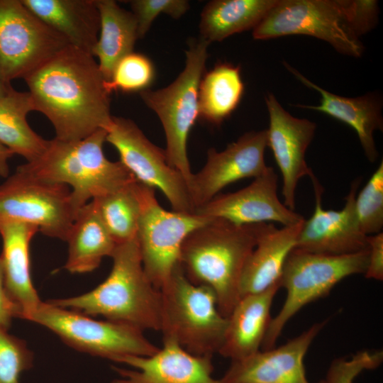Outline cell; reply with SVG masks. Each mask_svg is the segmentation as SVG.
Instances as JSON below:
<instances>
[{
	"label": "cell",
	"instance_id": "cell-1",
	"mask_svg": "<svg viewBox=\"0 0 383 383\" xmlns=\"http://www.w3.org/2000/svg\"><path fill=\"white\" fill-rule=\"evenodd\" d=\"M35 111L50 121L55 138L73 141L110 128V94L91 54L69 45L23 79Z\"/></svg>",
	"mask_w": 383,
	"mask_h": 383
},
{
	"label": "cell",
	"instance_id": "cell-2",
	"mask_svg": "<svg viewBox=\"0 0 383 383\" xmlns=\"http://www.w3.org/2000/svg\"><path fill=\"white\" fill-rule=\"evenodd\" d=\"M267 223L235 225L211 218L184 240L179 265L192 283L211 289L226 318L240 299L245 264Z\"/></svg>",
	"mask_w": 383,
	"mask_h": 383
},
{
	"label": "cell",
	"instance_id": "cell-3",
	"mask_svg": "<svg viewBox=\"0 0 383 383\" xmlns=\"http://www.w3.org/2000/svg\"><path fill=\"white\" fill-rule=\"evenodd\" d=\"M106 279L91 291L73 297L48 301L87 316L128 324L142 331H160L162 299L143 266L136 237L117 244Z\"/></svg>",
	"mask_w": 383,
	"mask_h": 383
},
{
	"label": "cell",
	"instance_id": "cell-4",
	"mask_svg": "<svg viewBox=\"0 0 383 383\" xmlns=\"http://www.w3.org/2000/svg\"><path fill=\"white\" fill-rule=\"evenodd\" d=\"M372 0H278L253 29L256 40L289 35H310L331 44L339 52L360 57L359 37L377 20Z\"/></svg>",
	"mask_w": 383,
	"mask_h": 383
},
{
	"label": "cell",
	"instance_id": "cell-5",
	"mask_svg": "<svg viewBox=\"0 0 383 383\" xmlns=\"http://www.w3.org/2000/svg\"><path fill=\"white\" fill-rule=\"evenodd\" d=\"M107 131L99 130L78 140H48L37 159L19 167L40 179L71 187L79 211L91 200L116 192L135 181L120 162L106 158L103 145Z\"/></svg>",
	"mask_w": 383,
	"mask_h": 383
},
{
	"label": "cell",
	"instance_id": "cell-6",
	"mask_svg": "<svg viewBox=\"0 0 383 383\" xmlns=\"http://www.w3.org/2000/svg\"><path fill=\"white\" fill-rule=\"evenodd\" d=\"M160 291L163 339L175 340L193 355L218 353L228 318L220 313L214 292L189 280L179 264Z\"/></svg>",
	"mask_w": 383,
	"mask_h": 383
},
{
	"label": "cell",
	"instance_id": "cell-7",
	"mask_svg": "<svg viewBox=\"0 0 383 383\" xmlns=\"http://www.w3.org/2000/svg\"><path fill=\"white\" fill-rule=\"evenodd\" d=\"M209 43L192 40L186 51L185 66L169 86L145 89L140 95L160 118L166 137L165 150L168 164L185 177L189 187L193 173L187 155V140L199 111V87L208 57Z\"/></svg>",
	"mask_w": 383,
	"mask_h": 383
},
{
	"label": "cell",
	"instance_id": "cell-8",
	"mask_svg": "<svg viewBox=\"0 0 383 383\" xmlns=\"http://www.w3.org/2000/svg\"><path fill=\"white\" fill-rule=\"evenodd\" d=\"M368 256L369 248L344 255H321L294 248L286 259L279 279L287 297L279 312L271 319L261 350L275 347L287 322L305 305L328 295L343 279L365 274Z\"/></svg>",
	"mask_w": 383,
	"mask_h": 383
},
{
	"label": "cell",
	"instance_id": "cell-9",
	"mask_svg": "<svg viewBox=\"0 0 383 383\" xmlns=\"http://www.w3.org/2000/svg\"><path fill=\"white\" fill-rule=\"evenodd\" d=\"M26 320L50 330L75 350L114 362L126 356H150L160 349L136 327L95 320L48 301H42Z\"/></svg>",
	"mask_w": 383,
	"mask_h": 383
},
{
	"label": "cell",
	"instance_id": "cell-10",
	"mask_svg": "<svg viewBox=\"0 0 383 383\" xmlns=\"http://www.w3.org/2000/svg\"><path fill=\"white\" fill-rule=\"evenodd\" d=\"M138 192L141 209L136 238L144 271L160 290L179 264L186 238L211 218L164 209L156 199L155 189L138 182Z\"/></svg>",
	"mask_w": 383,
	"mask_h": 383
},
{
	"label": "cell",
	"instance_id": "cell-11",
	"mask_svg": "<svg viewBox=\"0 0 383 383\" xmlns=\"http://www.w3.org/2000/svg\"><path fill=\"white\" fill-rule=\"evenodd\" d=\"M77 211L70 187L36 177L19 166L0 184V221L29 223L46 236L66 240Z\"/></svg>",
	"mask_w": 383,
	"mask_h": 383
},
{
	"label": "cell",
	"instance_id": "cell-12",
	"mask_svg": "<svg viewBox=\"0 0 383 383\" xmlns=\"http://www.w3.org/2000/svg\"><path fill=\"white\" fill-rule=\"evenodd\" d=\"M68 41L21 0H0V81L26 78L68 46Z\"/></svg>",
	"mask_w": 383,
	"mask_h": 383
},
{
	"label": "cell",
	"instance_id": "cell-13",
	"mask_svg": "<svg viewBox=\"0 0 383 383\" xmlns=\"http://www.w3.org/2000/svg\"><path fill=\"white\" fill-rule=\"evenodd\" d=\"M106 141L140 183L164 194L174 211L194 213L185 177L167 162L165 150L151 143L131 120L113 116Z\"/></svg>",
	"mask_w": 383,
	"mask_h": 383
},
{
	"label": "cell",
	"instance_id": "cell-14",
	"mask_svg": "<svg viewBox=\"0 0 383 383\" xmlns=\"http://www.w3.org/2000/svg\"><path fill=\"white\" fill-rule=\"evenodd\" d=\"M315 194L312 216L304 219L296 248L303 251L328 255H344L367 250V236L361 230L355 211V197L360 179L353 182L341 210L322 206L323 189L313 173L309 176Z\"/></svg>",
	"mask_w": 383,
	"mask_h": 383
},
{
	"label": "cell",
	"instance_id": "cell-15",
	"mask_svg": "<svg viewBox=\"0 0 383 383\" xmlns=\"http://www.w3.org/2000/svg\"><path fill=\"white\" fill-rule=\"evenodd\" d=\"M267 147L265 129L243 134L222 151L209 149L205 165L189 183L194 211L230 184L265 172L269 167L264 157Z\"/></svg>",
	"mask_w": 383,
	"mask_h": 383
},
{
	"label": "cell",
	"instance_id": "cell-16",
	"mask_svg": "<svg viewBox=\"0 0 383 383\" xmlns=\"http://www.w3.org/2000/svg\"><path fill=\"white\" fill-rule=\"evenodd\" d=\"M194 213L238 226L274 221L286 226L304 219L279 200L277 175L272 167H268L265 172L246 187L232 193L217 194L197 207Z\"/></svg>",
	"mask_w": 383,
	"mask_h": 383
},
{
	"label": "cell",
	"instance_id": "cell-17",
	"mask_svg": "<svg viewBox=\"0 0 383 383\" xmlns=\"http://www.w3.org/2000/svg\"><path fill=\"white\" fill-rule=\"evenodd\" d=\"M265 102L270 118L267 146L271 148L282 174L283 204L294 211L298 182L312 172L305 155L316 126L308 119L291 115L272 94L267 95Z\"/></svg>",
	"mask_w": 383,
	"mask_h": 383
},
{
	"label": "cell",
	"instance_id": "cell-18",
	"mask_svg": "<svg viewBox=\"0 0 383 383\" xmlns=\"http://www.w3.org/2000/svg\"><path fill=\"white\" fill-rule=\"evenodd\" d=\"M327 321L316 323L278 348L261 350L231 364L223 377L226 383H309L304 356Z\"/></svg>",
	"mask_w": 383,
	"mask_h": 383
},
{
	"label": "cell",
	"instance_id": "cell-19",
	"mask_svg": "<svg viewBox=\"0 0 383 383\" xmlns=\"http://www.w3.org/2000/svg\"><path fill=\"white\" fill-rule=\"evenodd\" d=\"M116 362L134 370L113 367L120 378L112 383H226L213 377L211 356L193 355L170 338L150 356H126Z\"/></svg>",
	"mask_w": 383,
	"mask_h": 383
},
{
	"label": "cell",
	"instance_id": "cell-20",
	"mask_svg": "<svg viewBox=\"0 0 383 383\" xmlns=\"http://www.w3.org/2000/svg\"><path fill=\"white\" fill-rule=\"evenodd\" d=\"M39 229L35 226L11 220L0 221L2 250L0 255L4 284L11 301L26 319L42 301L33 284L30 243Z\"/></svg>",
	"mask_w": 383,
	"mask_h": 383
},
{
	"label": "cell",
	"instance_id": "cell-21",
	"mask_svg": "<svg viewBox=\"0 0 383 383\" xmlns=\"http://www.w3.org/2000/svg\"><path fill=\"white\" fill-rule=\"evenodd\" d=\"M279 283L264 292L242 296L228 316L218 354L231 361L245 358L261 348L271 321L270 309Z\"/></svg>",
	"mask_w": 383,
	"mask_h": 383
},
{
	"label": "cell",
	"instance_id": "cell-22",
	"mask_svg": "<svg viewBox=\"0 0 383 383\" xmlns=\"http://www.w3.org/2000/svg\"><path fill=\"white\" fill-rule=\"evenodd\" d=\"M284 64L301 83L318 91L321 96L319 105L296 106L322 112L349 125L355 131L368 160L375 162L378 152L374 133L377 130L382 131L383 127L379 100L372 95L348 98L334 94L314 84L285 62Z\"/></svg>",
	"mask_w": 383,
	"mask_h": 383
},
{
	"label": "cell",
	"instance_id": "cell-23",
	"mask_svg": "<svg viewBox=\"0 0 383 383\" xmlns=\"http://www.w3.org/2000/svg\"><path fill=\"white\" fill-rule=\"evenodd\" d=\"M304 221L281 228L267 223L243 267L240 282V298L264 292L279 283L284 262L296 248Z\"/></svg>",
	"mask_w": 383,
	"mask_h": 383
},
{
	"label": "cell",
	"instance_id": "cell-24",
	"mask_svg": "<svg viewBox=\"0 0 383 383\" xmlns=\"http://www.w3.org/2000/svg\"><path fill=\"white\" fill-rule=\"evenodd\" d=\"M70 45L92 55L100 29L96 0H21Z\"/></svg>",
	"mask_w": 383,
	"mask_h": 383
},
{
	"label": "cell",
	"instance_id": "cell-25",
	"mask_svg": "<svg viewBox=\"0 0 383 383\" xmlns=\"http://www.w3.org/2000/svg\"><path fill=\"white\" fill-rule=\"evenodd\" d=\"M65 268L73 274L95 270L104 257H111L116 243L104 224L93 201L77 213L67 234Z\"/></svg>",
	"mask_w": 383,
	"mask_h": 383
},
{
	"label": "cell",
	"instance_id": "cell-26",
	"mask_svg": "<svg viewBox=\"0 0 383 383\" xmlns=\"http://www.w3.org/2000/svg\"><path fill=\"white\" fill-rule=\"evenodd\" d=\"M100 16V29L92 55L106 82L109 81L117 62L131 53L138 35V24L132 12L113 0H96Z\"/></svg>",
	"mask_w": 383,
	"mask_h": 383
},
{
	"label": "cell",
	"instance_id": "cell-27",
	"mask_svg": "<svg viewBox=\"0 0 383 383\" xmlns=\"http://www.w3.org/2000/svg\"><path fill=\"white\" fill-rule=\"evenodd\" d=\"M278 0H214L203 9L201 38L209 43L255 28Z\"/></svg>",
	"mask_w": 383,
	"mask_h": 383
},
{
	"label": "cell",
	"instance_id": "cell-28",
	"mask_svg": "<svg viewBox=\"0 0 383 383\" xmlns=\"http://www.w3.org/2000/svg\"><path fill=\"white\" fill-rule=\"evenodd\" d=\"M35 111L28 91L15 90L11 86L0 97V143L31 162L45 151L48 140L29 126L27 115Z\"/></svg>",
	"mask_w": 383,
	"mask_h": 383
},
{
	"label": "cell",
	"instance_id": "cell-29",
	"mask_svg": "<svg viewBox=\"0 0 383 383\" xmlns=\"http://www.w3.org/2000/svg\"><path fill=\"white\" fill-rule=\"evenodd\" d=\"M244 91L240 68L223 62L204 74L199 87V117L221 124L238 106Z\"/></svg>",
	"mask_w": 383,
	"mask_h": 383
},
{
	"label": "cell",
	"instance_id": "cell-30",
	"mask_svg": "<svg viewBox=\"0 0 383 383\" xmlns=\"http://www.w3.org/2000/svg\"><path fill=\"white\" fill-rule=\"evenodd\" d=\"M91 201L116 244L136 237L141 209L138 181Z\"/></svg>",
	"mask_w": 383,
	"mask_h": 383
},
{
	"label": "cell",
	"instance_id": "cell-31",
	"mask_svg": "<svg viewBox=\"0 0 383 383\" xmlns=\"http://www.w3.org/2000/svg\"><path fill=\"white\" fill-rule=\"evenodd\" d=\"M155 77V68L151 60L141 53L131 52L115 65L105 88L111 94L121 91L130 93L148 89Z\"/></svg>",
	"mask_w": 383,
	"mask_h": 383
},
{
	"label": "cell",
	"instance_id": "cell-32",
	"mask_svg": "<svg viewBox=\"0 0 383 383\" xmlns=\"http://www.w3.org/2000/svg\"><path fill=\"white\" fill-rule=\"evenodd\" d=\"M355 211L366 235L381 233L383 228V162L379 165L355 197Z\"/></svg>",
	"mask_w": 383,
	"mask_h": 383
},
{
	"label": "cell",
	"instance_id": "cell-33",
	"mask_svg": "<svg viewBox=\"0 0 383 383\" xmlns=\"http://www.w3.org/2000/svg\"><path fill=\"white\" fill-rule=\"evenodd\" d=\"M33 362L26 341L0 327V383H20V375L31 368Z\"/></svg>",
	"mask_w": 383,
	"mask_h": 383
},
{
	"label": "cell",
	"instance_id": "cell-34",
	"mask_svg": "<svg viewBox=\"0 0 383 383\" xmlns=\"http://www.w3.org/2000/svg\"><path fill=\"white\" fill-rule=\"evenodd\" d=\"M382 360L380 350H362L350 358H337L331 364L325 380L326 383H353L361 372L377 368Z\"/></svg>",
	"mask_w": 383,
	"mask_h": 383
},
{
	"label": "cell",
	"instance_id": "cell-35",
	"mask_svg": "<svg viewBox=\"0 0 383 383\" xmlns=\"http://www.w3.org/2000/svg\"><path fill=\"white\" fill-rule=\"evenodd\" d=\"M128 2L137 21L138 38L145 35L160 13L177 19L189 9V2L185 0H132Z\"/></svg>",
	"mask_w": 383,
	"mask_h": 383
},
{
	"label": "cell",
	"instance_id": "cell-36",
	"mask_svg": "<svg viewBox=\"0 0 383 383\" xmlns=\"http://www.w3.org/2000/svg\"><path fill=\"white\" fill-rule=\"evenodd\" d=\"M368 264L365 276L367 279H383V234L382 232L368 235Z\"/></svg>",
	"mask_w": 383,
	"mask_h": 383
},
{
	"label": "cell",
	"instance_id": "cell-37",
	"mask_svg": "<svg viewBox=\"0 0 383 383\" xmlns=\"http://www.w3.org/2000/svg\"><path fill=\"white\" fill-rule=\"evenodd\" d=\"M13 318H20V311L6 292L0 260V327L9 330Z\"/></svg>",
	"mask_w": 383,
	"mask_h": 383
},
{
	"label": "cell",
	"instance_id": "cell-38",
	"mask_svg": "<svg viewBox=\"0 0 383 383\" xmlns=\"http://www.w3.org/2000/svg\"><path fill=\"white\" fill-rule=\"evenodd\" d=\"M14 153L0 143V177L6 178L9 176V160Z\"/></svg>",
	"mask_w": 383,
	"mask_h": 383
},
{
	"label": "cell",
	"instance_id": "cell-39",
	"mask_svg": "<svg viewBox=\"0 0 383 383\" xmlns=\"http://www.w3.org/2000/svg\"><path fill=\"white\" fill-rule=\"evenodd\" d=\"M11 86V84H4L0 81V97L5 94Z\"/></svg>",
	"mask_w": 383,
	"mask_h": 383
},
{
	"label": "cell",
	"instance_id": "cell-40",
	"mask_svg": "<svg viewBox=\"0 0 383 383\" xmlns=\"http://www.w3.org/2000/svg\"><path fill=\"white\" fill-rule=\"evenodd\" d=\"M317 383H326V380L325 379H322V380H320Z\"/></svg>",
	"mask_w": 383,
	"mask_h": 383
}]
</instances>
